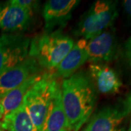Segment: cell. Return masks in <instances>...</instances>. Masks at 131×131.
<instances>
[{"instance_id":"obj_1","label":"cell","mask_w":131,"mask_h":131,"mask_svg":"<svg viewBox=\"0 0 131 131\" xmlns=\"http://www.w3.org/2000/svg\"><path fill=\"white\" fill-rule=\"evenodd\" d=\"M61 89L69 130L79 131L93 113L97 90L89 74L83 70L63 79Z\"/></svg>"},{"instance_id":"obj_2","label":"cell","mask_w":131,"mask_h":131,"mask_svg":"<svg viewBox=\"0 0 131 131\" xmlns=\"http://www.w3.org/2000/svg\"><path fill=\"white\" fill-rule=\"evenodd\" d=\"M74 45V40L60 30L45 33L31 40L28 56L34 58L42 69L54 70Z\"/></svg>"},{"instance_id":"obj_3","label":"cell","mask_w":131,"mask_h":131,"mask_svg":"<svg viewBox=\"0 0 131 131\" xmlns=\"http://www.w3.org/2000/svg\"><path fill=\"white\" fill-rule=\"evenodd\" d=\"M60 82L54 73L45 72L42 78L24 96L23 105L32 122L35 131H42L52 100Z\"/></svg>"},{"instance_id":"obj_4","label":"cell","mask_w":131,"mask_h":131,"mask_svg":"<svg viewBox=\"0 0 131 131\" xmlns=\"http://www.w3.org/2000/svg\"><path fill=\"white\" fill-rule=\"evenodd\" d=\"M117 16V2L96 1L81 18L76 34L82 39L89 40L112 28Z\"/></svg>"},{"instance_id":"obj_5","label":"cell","mask_w":131,"mask_h":131,"mask_svg":"<svg viewBox=\"0 0 131 131\" xmlns=\"http://www.w3.org/2000/svg\"><path fill=\"white\" fill-rule=\"evenodd\" d=\"M130 108L125 99L108 105L90 117L82 131H126Z\"/></svg>"},{"instance_id":"obj_6","label":"cell","mask_w":131,"mask_h":131,"mask_svg":"<svg viewBox=\"0 0 131 131\" xmlns=\"http://www.w3.org/2000/svg\"><path fill=\"white\" fill-rule=\"evenodd\" d=\"M30 42L29 38L18 34L0 37V74L28 58Z\"/></svg>"},{"instance_id":"obj_7","label":"cell","mask_w":131,"mask_h":131,"mask_svg":"<svg viewBox=\"0 0 131 131\" xmlns=\"http://www.w3.org/2000/svg\"><path fill=\"white\" fill-rule=\"evenodd\" d=\"M80 1L49 0L43 7L42 16L46 33L60 30L71 18L72 13Z\"/></svg>"},{"instance_id":"obj_8","label":"cell","mask_w":131,"mask_h":131,"mask_svg":"<svg viewBox=\"0 0 131 131\" xmlns=\"http://www.w3.org/2000/svg\"><path fill=\"white\" fill-rule=\"evenodd\" d=\"M87 51L92 63L109 62L117 56V42L115 31L110 28L87 40Z\"/></svg>"},{"instance_id":"obj_9","label":"cell","mask_w":131,"mask_h":131,"mask_svg":"<svg viewBox=\"0 0 131 131\" xmlns=\"http://www.w3.org/2000/svg\"><path fill=\"white\" fill-rule=\"evenodd\" d=\"M42 72V69L32 58L28 57L23 62L0 74V98L15 89L31 76Z\"/></svg>"},{"instance_id":"obj_10","label":"cell","mask_w":131,"mask_h":131,"mask_svg":"<svg viewBox=\"0 0 131 131\" xmlns=\"http://www.w3.org/2000/svg\"><path fill=\"white\" fill-rule=\"evenodd\" d=\"M89 74L97 91L106 95L118 93L122 87L121 79L115 71L102 63H91Z\"/></svg>"},{"instance_id":"obj_11","label":"cell","mask_w":131,"mask_h":131,"mask_svg":"<svg viewBox=\"0 0 131 131\" xmlns=\"http://www.w3.org/2000/svg\"><path fill=\"white\" fill-rule=\"evenodd\" d=\"M33 13L11 1L0 5V29L7 32L21 31L28 28Z\"/></svg>"},{"instance_id":"obj_12","label":"cell","mask_w":131,"mask_h":131,"mask_svg":"<svg viewBox=\"0 0 131 131\" xmlns=\"http://www.w3.org/2000/svg\"><path fill=\"white\" fill-rule=\"evenodd\" d=\"M88 60L87 40L81 38L74 43L70 51L57 66L54 74L58 78H67L76 73Z\"/></svg>"},{"instance_id":"obj_13","label":"cell","mask_w":131,"mask_h":131,"mask_svg":"<svg viewBox=\"0 0 131 131\" xmlns=\"http://www.w3.org/2000/svg\"><path fill=\"white\" fill-rule=\"evenodd\" d=\"M42 131H69L62 102L61 85L52 100Z\"/></svg>"},{"instance_id":"obj_14","label":"cell","mask_w":131,"mask_h":131,"mask_svg":"<svg viewBox=\"0 0 131 131\" xmlns=\"http://www.w3.org/2000/svg\"><path fill=\"white\" fill-rule=\"evenodd\" d=\"M42 75L43 73L41 72L31 76L22 84L0 98V104L4 109V116L15 111L23 103L26 94L34 84L42 78Z\"/></svg>"},{"instance_id":"obj_15","label":"cell","mask_w":131,"mask_h":131,"mask_svg":"<svg viewBox=\"0 0 131 131\" xmlns=\"http://www.w3.org/2000/svg\"><path fill=\"white\" fill-rule=\"evenodd\" d=\"M2 124L5 130L35 131L34 125L23 103L15 111L4 116Z\"/></svg>"},{"instance_id":"obj_16","label":"cell","mask_w":131,"mask_h":131,"mask_svg":"<svg viewBox=\"0 0 131 131\" xmlns=\"http://www.w3.org/2000/svg\"><path fill=\"white\" fill-rule=\"evenodd\" d=\"M11 2L15 5L21 7L24 9H28L32 13L37 8V5L39 3V2L32 0H12Z\"/></svg>"},{"instance_id":"obj_17","label":"cell","mask_w":131,"mask_h":131,"mask_svg":"<svg viewBox=\"0 0 131 131\" xmlns=\"http://www.w3.org/2000/svg\"><path fill=\"white\" fill-rule=\"evenodd\" d=\"M124 54L127 63L131 69V37L125 42L124 46Z\"/></svg>"},{"instance_id":"obj_18","label":"cell","mask_w":131,"mask_h":131,"mask_svg":"<svg viewBox=\"0 0 131 131\" xmlns=\"http://www.w3.org/2000/svg\"><path fill=\"white\" fill-rule=\"evenodd\" d=\"M123 10L128 18H131V0H125L122 2Z\"/></svg>"},{"instance_id":"obj_19","label":"cell","mask_w":131,"mask_h":131,"mask_svg":"<svg viewBox=\"0 0 131 131\" xmlns=\"http://www.w3.org/2000/svg\"><path fill=\"white\" fill-rule=\"evenodd\" d=\"M126 100L129 106V108H130V125H129V127L127 131H131V92L127 95L126 97Z\"/></svg>"},{"instance_id":"obj_20","label":"cell","mask_w":131,"mask_h":131,"mask_svg":"<svg viewBox=\"0 0 131 131\" xmlns=\"http://www.w3.org/2000/svg\"><path fill=\"white\" fill-rule=\"evenodd\" d=\"M3 117H4V109L2 106L0 104V119H2Z\"/></svg>"},{"instance_id":"obj_21","label":"cell","mask_w":131,"mask_h":131,"mask_svg":"<svg viewBox=\"0 0 131 131\" xmlns=\"http://www.w3.org/2000/svg\"><path fill=\"white\" fill-rule=\"evenodd\" d=\"M0 131H5L3 128V127H2V124L1 122H0Z\"/></svg>"}]
</instances>
